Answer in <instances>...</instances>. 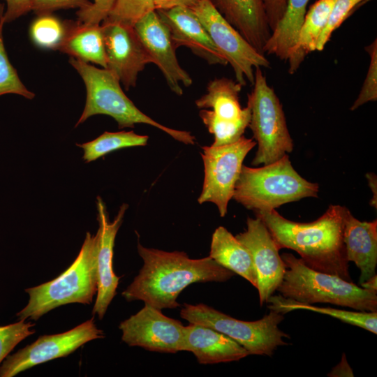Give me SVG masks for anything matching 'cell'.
Wrapping results in <instances>:
<instances>
[{"label":"cell","instance_id":"27","mask_svg":"<svg viewBox=\"0 0 377 377\" xmlns=\"http://www.w3.org/2000/svg\"><path fill=\"white\" fill-rule=\"evenodd\" d=\"M149 136L136 134L134 131H105L96 139L76 145L84 151L82 156L86 163H89L121 149L145 146Z\"/></svg>","mask_w":377,"mask_h":377},{"label":"cell","instance_id":"31","mask_svg":"<svg viewBox=\"0 0 377 377\" xmlns=\"http://www.w3.org/2000/svg\"><path fill=\"white\" fill-rule=\"evenodd\" d=\"M153 10H156L154 0H114L111 11L104 20L133 27L139 20Z\"/></svg>","mask_w":377,"mask_h":377},{"label":"cell","instance_id":"15","mask_svg":"<svg viewBox=\"0 0 377 377\" xmlns=\"http://www.w3.org/2000/svg\"><path fill=\"white\" fill-rule=\"evenodd\" d=\"M133 27L151 63L158 66L170 89L182 96L184 91L182 86L190 87L193 80L177 60L168 27L156 10L142 17Z\"/></svg>","mask_w":377,"mask_h":377},{"label":"cell","instance_id":"22","mask_svg":"<svg viewBox=\"0 0 377 377\" xmlns=\"http://www.w3.org/2000/svg\"><path fill=\"white\" fill-rule=\"evenodd\" d=\"M209 256L257 287V275L251 253L226 228L219 226L214 232Z\"/></svg>","mask_w":377,"mask_h":377},{"label":"cell","instance_id":"29","mask_svg":"<svg viewBox=\"0 0 377 377\" xmlns=\"http://www.w3.org/2000/svg\"><path fill=\"white\" fill-rule=\"evenodd\" d=\"M199 116L208 131L214 135L213 146L229 145L237 141L251 120V118H246L235 122L221 121L209 114L205 109L200 110Z\"/></svg>","mask_w":377,"mask_h":377},{"label":"cell","instance_id":"35","mask_svg":"<svg viewBox=\"0 0 377 377\" xmlns=\"http://www.w3.org/2000/svg\"><path fill=\"white\" fill-rule=\"evenodd\" d=\"M92 3L89 0H34L31 10L38 15H50L62 8H78L80 11L90 8Z\"/></svg>","mask_w":377,"mask_h":377},{"label":"cell","instance_id":"30","mask_svg":"<svg viewBox=\"0 0 377 377\" xmlns=\"http://www.w3.org/2000/svg\"><path fill=\"white\" fill-rule=\"evenodd\" d=\"M3 22L0 19V96L14 94L28 99L34 98L35 94L29 91L20 79L15 68L8 57L2 36Z\"/></svg>","mask_w":377,"mask_h":377},{"label":"cell","instance_id":"39","mask_svg":"<svg viewBox=\"0 0 377 377\" xmlns=\"http://www.w3.org/2000/svg\"><path fill=\"white\" fill-rule=\"evenodd\" d=\"M202 0H154L155 10H165L177 6L191 8Z\"/></svg>","mask_w":377,"mask_h":377},{"label":"cell","instance_id":"25","mask_svg":"<svg viewBox=\"0 0 377 377\" xmlns=\"http://www.w3.org/2000/svg\"><path fill=\"white\" fill-rule=\"evenodd\" d=\"M309 0H287L282 18L267 41L263 53L287 61L306 13Z\"/></svg>","mask_w":377,"mask_h":377},{"label":"cell","instance_id":"10","mask_svg":"<svg viewBox=\"0 0 377 377\" xmlns=\"http://www.w3.org/2000/svg\"><path fill=\"white\" fill-rule=\"evenodd\" d=\"M191 10L201 22L213 43L234 72L242 87L254 82L256 67H269V61L258 52L218 11L210 0H202Z\"/></svg>","mask_w":377,"mask_h":377},{"label":"cell","instance_id":"23","mask_svg":"<svg viewBox=\"0 0 377 377\" xmlns=\"http://www.w3.org/2000/svg\"><path fill=\"white\" fill-rule=\"evenodd\" d=\"M67 34L59 51L71 57L107 67L105 43L101 24L66 21Z\"/></svg>","mask_w":377,"mask_h":377},{"label":"cell","instance_id":"41","mask_svg":"<svg viewBox=\"0 0 377 377\" xmlns=\"http://www.w3.org/2000/svg\"><path fill=\"white\" fill-rule=\"evenodd\" d=\"M368 180L369 186L371 188L373 197L370 201V205L376 209L377 207V178L376 175L373 172H369L366 175Z\"/></svg>","mask_w":377,"mask_h":377},{"label":"cell","instance_id":"13","mask_svg":"<svg viewBox=\"0 0 377 377\" xmlns=\"http://www.w3.org/2000/svg\"><path fill=\"white\" fill-rule=\"evenodd\" d=\"M101 25L105 43L106 69L118 78L126 90L135 87L138 74L151 61L134 27L105 20Z\"/></svg>","mask_w":377,"mask_h":377},{"label":"cell","instance_id":"28","mask_svg":"<svg viewBox=\"0 0 377 377\" xmlns=\"http://www.w3.org/2000/svg\"><path fill=\"white\" fill-rule=\"evenodd\" d=\"M29 32L36 45L59 50L67 34V23L50 14L39 15L32 22Z\"/></svg>","mask_w":377,"mask_h":377},{"label":"cell","instance_id":"6","mask_svg":"<svg viewBox=\"0 0 377 377\" xmlns=\"http://www.w3.org/2000/svg\"><path fill=\"white\" fill-rule=\"evenodd\" d=\"M98 233L87 232L75 260L57 278L25 290L27 306L17 313L20 320H37L50 311L71 303L89 304L97 292L96 253Z\"/></svg>","mask_w":377,"mask_h":377},{"label":"cell","instance_id":"2","mask_svg":"<svg viewBox=\"0 0 377 377\" xmlns=\"http://www.w3.org/2000/svg\"><path fill=\"white\" fill-rule=\"evenodd\" d=\"M347 210L331 205L320 217L308 223L288 220L275 209L255 214L265 223L279 250H293L309 267L353 281L343 240Z\"/></svg>","mask_w":377,"mask_h":377},{"label":"cell","instance_id":"38","mask_svg":"<svg viewBox=\"0 0 377 377\" xmlns=\"http://www.w3.org/2000/svg\"><path fill=\"white\" fill-rule=\"evenodd\" d=\"M267 22L272 31L284 13L287 0H262Z\"/></svg>","mask_w":377,"mask_h":377},{"label":"cell","instance_id":"3","mask_svg":"<svg viewBox=\"0 0 377 377\" xmlns=\"http://www.w3.org/2000/svg\"><path fill=\"white\" fill-rule=\"evenodd\" d=\"M281 257L286 269L276 290L282 297L306 304L329 303L356 311H377V292L315 270L290 253Z\"/></svg>","mask_w":377,"mask_h":377},{"label":"cell","instance_id":"11","mask_svg":"<svg viewBox=\"0 0 377 377\" xmlns=\"http://www.w3.org/2000/svg\"><path fill=\"white\" fill-rule=\"evenodd\" d=\"M104 337L93 318L65 332L40 336L31 344L3 360L0 377H13L36 365L66 357L87 342Z\"/></svg>","mask_w":377,"mask_h":377},{"label":"cell","instance_id":"24","mask_svg":"<svg viewBox=\"0 0 377 377\" xmlns=\"http://www.w3.org/2000/svg\"><path fill=\"white\" fill-rule=\"evenodd\" d=\"M335 0H318L306 10L295 43L288 59V72L295 73L306 56L316 50Z\"/></svg>","mask_w":377,"mask_h":377},{"label":"cell","instance_id":"4","mask_svg":"<svg viewBox=\"0 0 377 377\" xmlns=\"http://www.w3.org/2000/svg\"><path fill=\"white\" fill-rule=\"evenodd\" d=\"M69 63L82 78L87 91L85 105L75 127L91 116L104 114L112 117L119 128L145 124L180 142L195 145V138L190 132L165 126L141 112L124 94L119 80L109 70L96 68L73 57L70 58Z\"/></svg>","mask_w":377,"mask_h":377},{"label":"cell","instance_id":"12","mask_svg":"<svg viewBox=\"0 0 377 377\" xmlns=\"http://www.w3.org/2000/svg\"><path fill=\"white\" fill-rule=\"evenodd\" d=\"M119 327L122 341L129 346L165 353L182 351L184 326L148 304L122 321Z\"/></svg>","mask_w":377,"mask_h":377},{"label":"cell","instance_id":"1","mask_svg":"<svg viewBox=\"0 0 377 377\" xmlns=\"http://www.w3.org/2000/svg\"><path fill=\"white\" fill-rule=\"evenodd\" d=\"M143 266L122 293L128 302L141 300L158 309H175L179 293L196 282H223L235 274L209 256L191 259L184 251L147 248L138 242Z\"/></svg>","mask_w":377,"mask_h":377},{"label":"cell","instance_id":"33","mask_svg":"<svg viewBox=\"0 0 377 377\" xmlns=\"http://www.w3.org/2000/svg\"><path fill=\"white\" fill-rule=\"evenodd\" d=\"M34 324L25 320L0 326V364L23 339L35 333Z\"/></svg>","mask_w":377,"mask_h":377},{"label":"cell","instance_id":"32","mask_svg":"<svg viewBox=\"0 0 377 377\" xmlns=\"http://www.w3.org/2000/svg\"><path fill=\"white\" fill-rule=\"evenodd\" d=\"M369 1L370 0H335L327 24L318 40L316 50L321 51L324 49L332 33L348 17L353 9L362 5V1Z\"/></svg>","mask_w":377,"mask_h":377},{"label":"cell","instance_id":"26","mask_svg":"<svg viewBox=\"0 0 377 377\" xmlns=\"http://www.w3.org/2000/svg\"><path fill=\"white\" fill-rule=\"evenodd\" d=\"M269 305L267 308L282 314L297 309H305L325 314L339 319V320L355 325L375 334L377 333V311H350L343 309L318 307L313 304H306L297 302L282 297L281 295H272L268 299Z\"/></svg>","mask_w":377,"mask_h":377},{"label":"cell","instance_id":"5","mask_svg":"<svg viewBox=\"0 0 377 377\" xmlns=\"http://www.w3.org/2000/svg\"><path fill=\"white\" fill-rule=\"evenodd\" d=\"M319 185L293 168L288 154L263 167L242 165L232 198L254 212H269L308 197H318Z\"/></svg>","mask_w":377,"mask_h":377},{"label":"cell","instance_id":"34","mask_svg":"<svg viewBox=\"0 0 377 377\" xmlns=\"http://www.w3.org/2000/svg\"><path fill=\"white\" fill-rule=\"evenodd\" d=\"M370 56V63L367 76L360 94L350 108L351 110L357 109L369 101L377 100V40L375 39L369 45L364 47Z\"/></svg>","mask_w":377,"mask_h":377},{"label":"cell","instance_id":"8","mask_svg":"<svg viewBox=\"0 0 377 377\" xmlns=\"http://www.w3.org/2000/svg\"><path fill=\"white\" fill-rule=\"evenodd\" d=\"M253 89L248 95L251 108L249 126L258 144L252 165L274 163L293 149L285 114L274 90L269 86L260 67L254 70Z\"/></svg>","mask_w":377,"mask_h":377},{"label":"cell","instance_id":"9","mask_svg":"<svg viewBox=\"0 0 377 377\" xmlns=\"http://www.w3.org/2000/svg\"><path fill=\"white\" fill-rule=\"evenodd\" d=\"M256 145V142L252 138L242 135L229 145L202 147L205 176L202 192L198 199L200 204L212 202L216 205L220 216H226L243 161Z\"/></svg>","mask_w":377,"mask_h":377},{"label":"cell","instance_id":"16","mask_svg":"<svg viewBox=\"0 0 377 377\" xmlns=\"http://www.w3.org/2000/svg\"><path fill=\"white\" fill-rule=\"evenodd\" d=\"M97 221L99 228L98 243L96 253L97 270V296L92 310L93 315L97 314L102 319L107 309L117 293L120 277L113 271L112 258L114 240L117 233L122 223L125 212L128 207L127 204L121 205L118 213L110 222L105 202L97 197Z\"/></svg>","mask_w":377,"mask_h":377},{"label":"cell","instance_id":"14","mask_svg":"<svg viewBox=\"0 0 377 377\" xmlns=\"http://www.w3.org/2000/svg\"><path fill=\"white\" fill-rule=\"evenodd\" d=\"M235 237L249 250L257 275V290L263 306L281 283L286 267L272 236L258 216L248 217L246 229Z\"/></svg>","mask_w":377,"mask_h":377},{"label":"cell","instance_id":"36","mask_svg":"<svg viewBox=\"0 0 377 377\" xmlns=\"http://www.w3.org/2000/svg\"><path fill=\"white\" fill-rule=\"evenodd\" d=\"M114 0H94L90 8L77 10V22L84 24H101L108 17Z\"/></svg>","mask_w":377,"mask_h":377},{"label":"cell","instance_id":"20","mask_svg":"<svg viewBox=\"0 0 377 377\" xmlns=\"http://www.w3.org/2000/svg\"><path fill=\"white\" fill-rule=\"evenodd\" d=\"M343 240L346 258L360 270V284L376 274L377 265V221H361L348 209Z\"/></svg>","mask_w":377,"mask_h":377},{"label":"cell","instance_id":"7","mask_svg":"<svg viewBox=\"0 0 377 377\" xmlns=\"http://www.w3.org/2000/svg\"><path fill=\"white\" fill-rule=\"evenodd\" d=\"M180 316L190 323L210 327L229 337L249 355L272 356L278 347L288 345L283 339L290 336L279 327L283 314L273 310L258 320L244 321L204 304H184Z\"/></svg>","mask_w":377,"mask_h":377},{"label":"cell","instance_id":"18","mask_svg":"<svg viewBox=\"0 0 377 377\" xmlns=\"http://www.w3.org/2000/svg\"><path fill=\"white\" fill-rule=\"evenodd\" d=\"M182 351L191 352L202 364L238 361L249 355L229 337L210 327L190 323L184 327Z\"/></svg>","mask_w":377,"mask_h":377},{"label":"cell","instance_id":"40","mask_svg":"<svg viewBox=\"0 0 377 377\" xmlns=\"http://www.w3.org/2000/svg\"><path fill=\"white\" fill-rule=\"evenodd\" d=\"M329 376H353V371L349 366L345 353H343L341 362L328 374Z\"/></svg>","mask_w":377,"mask_h":377},{"label":"cell","instance_id":"19","mask_svg":"<svg viewBox=\"0 0 377 377\" xmlns=\"http://www.w3.org/2000/svg\"><path fill=\"white\" fill-rule=\"evenodd\" d=\"M210 1L258 52L264 54L263 48L272 34V31L262 0Z\"/></svg>","mask_w":377,"mask_h":377},{"label":"cell","instance_id":"17","mask_svg":"<svg viewBox=\"0 0 377 377\" xmlns=\"http://www.w3.org/2000/svg\"><path fill=\"white\" fill-rule=\"evenodd\" d=\"M156 11L168 27L176 49L186 46L210 65L228 64L191 8L177 6Z\"/></svg>","mask_w":377,"mask_h":377},{"label":"cell","instance_id":"37","mask_svg":"<svg viewBox=\"0 0 377 377\" xmlns=\"http://www.w3.org/2000/svg\"><path fill=\"white\" fill-rule=\"evenodd\" d=\"M34 0H6V12L0 13V17L3 23L10 22L31 10Z\"/></svg>","mask_w":377,"mask_h":377},{"label":"cell","instance_id":"42","mask_svg":"<svg viewBox=\"0 0 377 377\" xmlns=\"http://www.w3.org/2000/svg\"><path fill=\"white\" fill-rule=\"evenodd\" d=\"M360 286L364 289L374 292H377V275L375 274L370 279L362 282V283H360Z\"/></svg>","mask_w":377,"mask_h":377},{"label":"cell","instance_id":"21","mask_svg":"<svg viewBox=\"0 0 377 377\" xmlns=\"http://www.w3.org/2000/svg\"><path fill=\"white\" fill-rule=\"evenodd\" d=\"M242 86L236 80L226 77L215 78L207 86V92L195 102L199 109H205L214 118L221 121L235 122L251 118L247 104L242 108L239 93Z\"/></svg>","mask_w":377,"mask_h":377}]
</instances>
